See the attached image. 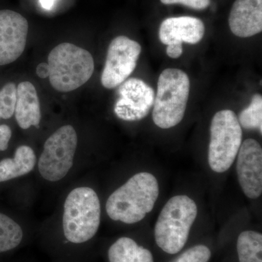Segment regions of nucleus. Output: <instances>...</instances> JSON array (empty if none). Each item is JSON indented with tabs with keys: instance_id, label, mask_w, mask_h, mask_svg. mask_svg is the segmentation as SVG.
<instances>
[{
	"instance_id": "nucleus-23",
	"label": "nucleus",
	"mask_w": 262,
	"mask_h": 262,
	"mask_svg": "<svg viewBox=\"0 0 262 262\" xmlns=\"http://www.w3.org/2000/svg\"><path fill=\"white\" fill-rule=\"evenodd\" d=\"M12 137V130L8 125H0V151L8 149L10 139Z\"/></svg>"
},
{
	"instance_id": "nucleus-13",
	"label": "nucleus",
	"mask_w": 262,
	"mask_h": 262,
	"mask_svg": "<svg viewBox=\"0 0 262 262\" xmlns=\"http://www.w3.org/2000/svg\"><path fill=\"white\" fill-rule=\"evenodd\" d=\"M231 32L251 37L262 31V0H235L229 16Z\"/></svg>"
},
{
	"instance_id": "nucleus-7",
	"label": "nucleus",
	"mask_w": 262,
	"mask_h": 262,
	"mask_svg": "<svg viewBox=\"0 0 262 262\" xmlns=\"http://www.w3.org/2000/svg\"><path fill=\"white\" fill-rule=\"evenodd\" d=\"M77 147V133L72 125L55 131L45 143L38 161L42 178L52 182L64 178L73 165Z\"/></svg>"
},
{
	"instance_id": "nucleus-3",
	"label": "nucleus",
	"mask_w": 262,
	"mask_h": 262,
	"mask_svg": "<svg viewBox=\"0 0 262 262\" xmlns=\"http://www.w3.org/2000/svg\"><path fill=\"white\" fill-rule=\"evenodd\" d=\"M48 61L50 82L59 92L68 93L79 89L94 74L92 55L72 43H61L53 48Z\"/></svg>"
},
{
	"instance_id": "nucleus-12",
	"label": "nucleus",
	"mask_w": 262,
	"mask_h": 262,
	"mask_svg": "<svg viewBox=\"0 0 262 262\" xmlns=\"http://www.w3.org/2000/svg\"><path fill=\"white\" fill-rule=\"evenodd\" d=\"M237 160V173L244 194L256 199L262 193V149L255 139L241 144Z\"/></svg>"
},
{
	"instance_id": "nucleus-18",
	"label": "nucleus",
	"mask_w": 262,
	"mask_h": 262,
	"mask_svg": "<svg viewBox=\"0 0 262 262\" xmlns=\"http://www.w3.org/2000/svg\"><path fill=\"white\" fill-rule=\"evenodd\" d=\"M239 262H262V234L254 231H244L237 242Z\"/></svg>"
},
{
	"instance_id": "nucleus-25",
	"label": "nucleus",
	"mask_w": 262,
	"mask_h": 262,
	"mask_svg": "<svg viewBox=\"0 0 262 262\" xmlns=\"http://www.w3.org/2000/svg\"><path fill=\"white\" fill-rule=\"evenodd\" d=\"M40 2L44 9L50 10L54 4L55 0H40Z\"/></svg>"
},
{
	"instance_id": "nucleus-19",
	"label": "nucleus",
	"mask_w": 262,
	"mask_h": 262,
	"mask_svg": "<svg viewBox=\"0 0 262 262\" xmlns=\"http://www.w3.org/2000/svg\"><path fill=\"white\" fill-rule=\"evenodd\" d=\"M238 121L241 126L248 130L256 129L262 133V96L255 94L247 108L239 113Z\"/></svg>"
},
{
	"instance_id": "nucleus-1",
	"label": "nucleus",
	"mask_w": 262,
	"mask_h": 262,
	"mask_svg": "<svg viewBox=\"0 0 262 262\" xmlns=\"http://www.w3.org/2000/svg\"><path fill=\"white\" fill-rule=\"evenodd\" d=\"M159 184L152 174L136 173L116 189L106 201V213L114 221L132 225L152 211L159 196Z\"/></svg>"
},
{
	"instance_id": "nucleus-14",
	"label": "nucleus",
	"mask_w": 262,
	"mask_h": 262,
	"mask_svg": "<svg viewBox=\"0 0 262 262\" xmlns=\"http://www.w3.org/2000/svg\"><path fill=\"white\" fill-rule=\"evenodd\" d=\"M15 120L20 128L27 130L38 127L41 120V108L37 91L28 81L20 82L17 87Z\"/></svg>"
},
{
	"instance_id": "nucleus-10",
	"label": "nucleus",
	"mask_w": 262,
	"mask_h": 262,
	"mask_svg": "<svg viewBox=\"0 0 262 262\" xmlns=\"http://www.w3.org/2000/svg\"><path fill=\"white\" fill-rule=\"evenodd\" d=\"M206 27L201 19L191 16L172 17L160 24V42L168 46L167 55L178 58L183 53L182 43L195 45L204 37Z\"/></svg>"
},
{
	"instance_id": "nucleus-5",
	"label": "nucleus",
	"mask_w": 262,
	"mask_h": 262,
	"mask_svg": "<svg viewBox=\"0 0 262 262\" xmlns=\"http://www.w3.org/2000/svg\"><path fill=\"white\" fill-rule=\"evenodd\" d=\"M190 91V82L185 72L166 69L160 75L155 97L153 122L162 129L180 123L184 118Z\"/></svg>"
},
{
	"instance_id": "nucleus-8",
	"label": "nucleus",
	"mask_w": 262,
	"mask_h": 262,
	"mask_svg": "<svg viewBox=\"0 0 262 262\" xmlns=\"http://www.w3.org/2000/svg\"><path fill=\"white\" fill-rule=\"evenodd\" d=\"M141 52L139 42L118 36L110 42L101 82L105 89H113L127 80L135 70Z\"/></svg>"
},
{
	"instance_id": "nucleus-4",
	"label": "nucleus",
	"mask_w": 262,
	"mask_h": 262,
	"mask_svg": "<svg viewBox=\"0 0 262 262\" xmlns=\"http://www.w3.org/2000/svg\"><path fill=\"white\" fill-rule=\"evenodd\" d=\"M196 215L198 207L192 198L187 195L170 198L160 212L155 225L157 245L169 254L182 251Z\"/></svg>"
},
{
	"instance_id": "nucleus-24",
	"label": "nucleus",
	"mask_w": 262,
	"mask_h": 262,
	"mask_svg": "<svg viewBox=\"0 0 262 262\" xmlns=\"http://www.w3.org/2000/svg\"><path fill=\"white\" fill-rule=\"evenodd\" d=\"M38 77L40 78H46L49 75V69H48V63H41L37 66L36 70Z\"/></svg>"
},
{
	"instance_id": "nucleus-22",
	"label": "nucleus",
	"mask_w": 262,
	"mask_h": 262,
	"mask_svg": "<svg viewBox=\"0 0 262 262\" xmlns=\"http://www.w3.org/2000/svg\"><path fill=\"white\" fill-rule=\"evenodd\" d=\"M160 2L165 5L182 4L194 10L206 9L211 3V0H160Z\"/></svg>"
},
{
	"instance_id": "nucleus-6",
	"label": "nucleus",
	"mask_w": 262,
	"mask_h": 262,
	"mask_svg": "<svg viewBox=\"0 0 262 262\" xmlns=\"http://www.w3.org/2000/svg\"><path fill=\"white\" fill-rule=\"evenodd\" d=\"M208 163L211 170L224 173L232 166L242 144L243 131L232 110L215 114L212 119Z\"/></svg>"
},
{
	"instance_id": "nucleus-21",
	"label": "nucleus",
	"mask_w": 262,
	"mask_h": 262,
	"mask_svg": "<svg viewBox=\"0 0 262 262\" xmlns=\"http://www.w3.org/2000/svg\"><path fill=\"white\" fill-rule=\"evenodd\" d=\"M211 251L204 245H198L187 250L171 262H208Z\"/></svg>"
},
{
	"instance_id": "nucleus-15",
	"label": "nucleus",
	"mask_w": 262,
	"mask_h": 262,
	"mask_svg": "<svg viewBox=\"0 0 262 262\" xmlns=\"http://www.w3.org/2000/svg\"><path fill=\"white\" fill-rule=\"evenodd\" d=\"M35 164L34 150L28 146H18L13 158L0 160V183L27 175L34 169Z\"/></svg>"
},
{
	"instance_id": "nucleus-9",
	"label": "nucleus",
	"mask_w": 262,
	"mask_h": 262,
	"mask_svg": "<svg viewBox=\"0 0 262 262\" xmlns=\"http://www.w3.org/2000/svg\"><path fill=\"white\" fill-rule=\"evenodd\" d=\"M119 87V98L114 108L116 116L128 122L145 118L154 105V90L138 78L128 79Z\"/></svg>"
},
{
	"instance_id": "nucleus-2",
	"label": "nucleus",
	"mask_w": 262,
	"mask_h": 262,
	"mask_svg": "<svg viewBox=\"0 0 262 262\" xmlns=\"http://www.w3.org/2000/svg\"><path fill=\"white\" fill-rule=\"evenodd\" d=\"M101 223V204L94 189H74L67 196L63 215V234L70 246H82L91 241Z\"/></svg>"
},
{
	"instance_id": "nucleus-16",
	"label": "nucleus",
	"mask_w": 262,
	"mask_h": 262,
	"mask_svg": "<svg viewBox=\"0 0 262 262\" xmlns=\"http://www.w3.org/2000/svg\"><path fill=\"white\" fill-rule=\"evenodd\" d=\"M107 256L108 262H154L149 250L127 237H120L112 244Z\"/></svg>"
},
{
	"instance_id": "nucleus-11",
	"label": "nucleus",
	"mask_w": 262,
	"mask_h": 262,
	"mask_svg": "<svg viewBox=\"0 0 262 262\" xmlns=\"http://www.w3.org/2000/svg\"><path fill=\"white\" fill-rule=\"evenodd\" d=\"M28 32V21L23 15L13 10H0V66L10 64L21 56Z\"/></svg>"
},
{
	"instance_id": "nucleus-17",
	"label": "nucleus",
	"mask_w": 262,
	"mask_h": 262,
	"mask_svg": "<svg viewBox=\"0 0 262 262\" xmlns=\"http://www.w3.org/2000/svg\"><path fill=\"white\" fill-rule=\"evenodd\" d=\"M24 237L21 227L9 215L0 212V254L16 249Z\"/></svg>"
},
{
	"instance_id": "nucleus-20",
	"label": "nucleus",
	"mask_w": 262,
	"mask_h": 262,
	"mask_svg": "<svg viewBox=\"0 0 262 262\" xmlns=\"http://www.w3.org/2000/svg\"><path fill=\"white\" fill-rule=\"evenodd\" d=\"M16 91L13 82H8L0 90V120H8L14 115Z\"/></svg>"
}]
</instances>
